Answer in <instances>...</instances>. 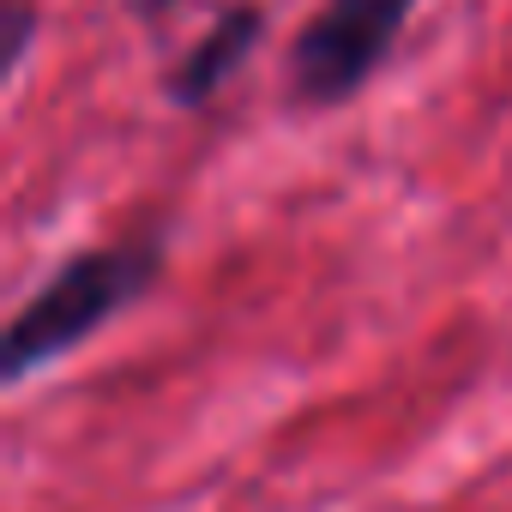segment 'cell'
I'll return each instance as SVG.
<instances>
[{
    "mask_svg": "<svg viewBox=\"0 0 512 512\" xmlns=\"http://www.w3.org/2000/svg\"><path fill=\"white\" fill-rule=\"evenodd\" d=\"M175 0H133V13H169Z\"/></svg>",
    "mask_w": 512,
    "mask_h": 512,
    "instance_id": "5",
    "label": "cell"
},
{
    "mask_svg": "<svg viewBox=\"0 0 512 512\" xmlns=\"http://www.w3.org/2000/svg\"><path fill=\"white\" fill-rule=\"evenodd\" d=\"M416 13V0H326L302 25L284 85L302 109H338L350 103L392 55Z\"/></svg>",
    "mask_w": 512,
    "mask_h": 512,
    "instance_id": "2",
    "label": "cell"
},
{
    "mask_svg": "<svg viewBox=\"0 0 512 512\" xmlns=\"http://www.w3.org/2000/svg\"><path fill=\"white\" fill-rule=\"evenodd\" d=\"M266 37V7H253V0H235L229 13H217V25L169 67V79H163V97L175 103V109H205L217 91H223V79L253 55V43Z\"/></svg>",
    "mask_w": 512,
    "mask_h": 512,
    "instance_id": "3",
    "label": "cell"
},
{
    "mask_svg": "<svg viewBox=\"0 0 512 512\" xmlns=\"http://www.w3.org/2000/svg\"><path fill=\"white\" fill-rule=\"evenodd\" d=\"M37 31H43L37 0H7V43H0V49H7V79H19V67H25Z\"/></svg>",
    "mask_w": 512,
    "mask_h": 512,
    "instance_id": "4",
    "label": "cell"
},
{
    "mask_svg": "<svg viewBox=\"0 0 512 512\" xmlns=\"http://www.w3.org/2000/svg\"><path fill=\"white\" fill-rule=\"evenodd\" d=\"M163 278V235H127L109 247H85L13 314L0 338V380L25 386L37 368H55L109 320L139 308Z\"/></svg>",
    "mask_w": 512,
    "mask_h": 512,
    "instance_id": "1",
    "label": "cell"
}]
</instances>
